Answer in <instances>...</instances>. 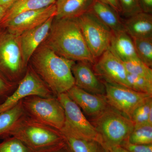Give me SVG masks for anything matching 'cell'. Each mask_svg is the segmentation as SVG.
<instances>
[{
	"mask_svg": "<svg viewBox=\"0 0 152 152\" xmlns=\"http://www.w3.org/2000/svg\"><path fill=\"white\" fill-rule=\"evenodd\" d=\"M105 97L109 105L131 119L137 107L152 96L136 91L128 87L104 82Z\"/></svg>",
	"mask_w": 152,
	"mask_h": 152,
	"instance_id": "30bf717a",
	"label": "cell"
},
{
	"mask_svg": "<svg viewBox=\"0 0 152 152\" xmlns=\"http://www.w3.org/2000/svg\"><path fill=\"white\" fill-rule=\"evenodd\" d=\"M121 146L130 152H152V144L149 145H135L125 141Z\"/></svg>",
	"mask_w": 152,
	"mask_h": 152,
	"instance_id": "4dcf8cb0",
	"label": "cell"
},
{
	"mask_svg": "<svg viewBox=\"0 0 152 152\" xmlns=\"http://www.w3.org/2000/svg\"><path fill=\"white\" fill-rule=\"evenodd\" d=\"M92 121L106 148L121 145L134 128L130 119L110 106Z\"/></svg>",
	"mask_w": 152,
	"mask_h": 152,
	"instance_id": "277c9868",
	"label": "cell"
},
{
	"mask_svg": "<svg viewBox=\"0 0 152 152\" xmlns=\"http://www.w3.org/2000/svg\"><path fill=\"white\" fill-rule=\"evenodd\" d=\"M55 17L50 18L43 24L26 31L19 36L23 58L26 66L28 65L33 53L46 39Z\"/></svg>",
	"mask_w": 152,
	"mask_h": 152,
	"instance_id": "9a60e30c",
	"label": "cell"
},
{
	"mask_svg": "<svg viewBox=\"0 0 152 152\" xmlns=\"http://www.w3.org/2000/svg\"><path fill=\"white\" fill-rule=\"evenodd\" d=\"M0 143V152H48L31 149L18 139L12 136L3 139Z\"/></svg>",
	"mask_w": 152,
	"mask_h": 152,
	"instance_id": "83f0119b",
	"label": "cell"
},
{
	"mask_svg": "<svg viewBox=\"0 0 152 152\" xmlns=\"http://www.w3.org/2000/svg\"><path fill=\"white\" fill-rule=\"evenodd\" d=\"M124 63L127 73L144 77L152 81L151 68L148 66L138 58Z\"/></svg>",
	"mask_w": 152,
	"mask_h": 152,
	"instance_id": "484cf974",
	"label": "cell"
},
{
	"mask_svg": "<svg viewBox=\"0 0 152 152\" xmlns=\"http://www.w3.org/2000/svg\"><path fill=\"white\" fill-rule=\"evenodd\" d=\"M86 61L75 62L72 67L75 85L80 88L94 94L105 96V87L90 66Z\"/></svg>",
	"mask_w": 152,
	"mask_h": 152,
	"instance_id": "5bb4252c",
	"label": "cell"
},
{
	"mask_svg": "<svg viewBox=\"0 0 152 152\" xmlns=\"http://www.w3.org/2000/svg\"><path fill=\"white\" fill-rule=\"evenodd\" d=\"M56 8L53 4L44 8L23 12L9 20L2 28L19 37L23 33L43 24L56 16Z\"/></svg>",
	"mask_w": 152,
	"mask_h": 152,
	"instance_id": "7c38bea8",
	"label": "cell"
},
{
	"mask_svg": "<svg viewBox=\"0 0 152 152\" xmlns=\"http://www.w3.org/2000/svg\"><path fill=\"white\" fill-rule=\"evenodd\" d=\"M61 134L66 144L72 152H109L103 145L96 141L79 138L64 133Z\"/></svg>",
	"mask_w": 152,
	"mask_h": 152,
	"instance_id": "7402d4cb",
	"label": "cell"
},
{
	"mask_svg": "<svg viewBox=\"0 0 152 152\" xmlns=\"http://www.w3.org/2000/svg\"><path fill=\"white\" fill-rule=\"evenodd\" d=\"M135 145L152 144V125L146 124L135 127L127 140Z\"/></svg>",
	"mask_w": 152,
	"mask_h": 152,
	"instance_id": "d4e9b609",
	"label": "cell"
},
{
	"mask_svg": "<svg viewBox=\"0 0 152 152\" xmlns=\"http://www.w3.org/2000/svg\"><path fill=\"white\" fill-rule=\"evenodd\" d=\"M121 12L126 18L132 16L142 11L138 0H118Z\"/></svg>",
	"mask_w": 152,
	"mask_h": 152,
	"instance_id": "f1b7e54d",
	"label": "cell"
},
{
	"mask_svg": "<svg viewBox=\"0 0 152 152\" xmlns=\"http://www.w3.org/2000/svg\"><path fill=\"white\" fill-rule=\"evenodd\" d=\"M31 96L44 97L55 96L28 64L24 75L19 82L16 88L4 102L0 104V113L12 109L23 99Z\"/></svg>",
	"mask_w": 152,
	"mask_h": 152,
	"instance_id": "9c48e42d",
	"label": "cell"
},
{
	"mask_svg": "<svg viewBox=\"0 0 152 152\" xmlns=\"http://www.w3.org/2000/svg\"><path fill=\"white\" fill-rule=\"evenodd\" d=\"M44 43L60 56L75 62H96L87 46L77 18H54Z\"/></svg>",
	"mask_w": 152,
	"mask_h": 152,
	"instance_id": "6da1fadb",
	"label": "cell"
},
{
	"mask_svg": "<svg viewBox=\"0 0 152 152\" xmlns=\"http://www.w3.org/2000/svg\"><path fill=\"white\" fill-rule=\"evenodd\" d=\"M25 114L36 121L61 131L65 121L64 111L56 96H31L22 100Z\"/></svg>",
	"mask_w": 152,
	"mask_h": 152,
	"instance_id": "5b68a950",
	"label": "cell"
},
{
	"mask_svg": "<svg viewBox=\"0 0 152 152\" xmlns=\"http://www.w3.org/2000/svg\"><path fill=\"white\" fill-rule=\"evenodd\" d=\"M57 0H18L13 5L6 11L0 23L2 28L9 20L18 14L31 10L46 7L56 3Z\"/></svg>",
	"mask_w": 152,
	"mask_h": 152,
	"instance_id": "ffe728a7",
	"label": "cell"
},
{
	"mask_svg": "<svg viewBox=\"0 0 152 152\" xmlns=\"http://www.w3.org/2000/svg\"><path fill=\"white\" fill-rule=\"evenodd\" d=\"M53 152H72L71 151L70 149L69 148V147L66 144L64 146L62 147L59 149L55 151H54Z\"/></svg>",
	"mask_w": 152,
	"mask_h": 152,
	"instance_id": "d590c367",
	"label": "cell"
},
{
	"mask_svg": "<svg viewBox=\"0 0 152 152\" xmlns=\"http://www.w3.org/2000/svg\"><path fill=\"white\" fill-rule=\"evenodd\" d=\"M94 64V71L104 83L130 88L124 62L107 50Z\"/></svg>",
	"mask_w": 152,
	"mask_h": 152,
	"instance_id": "8fae6325",
	"label": "cell"
},
{
	"mask_svg": "<svg viewBox=\"0 0 152 152\" xmlns=\"http://www.w3.org/2000/svg\"><path fill=\"white\" fill-rule=\"evenodd\" d=\"M10 136L37 151L53 152L66 145L59 131L37 122L26 115L14 127Z\"/></svg>",
	"mask_w": 152,
	"mask_h": 152,
	"instance_id": "3957f363",
	"label": "cell"
},
{
	"mask_svg": "<svg viewBox=\"0 0 152 152\" xmlns=\"http://www.w3.org/2000/svg\"><path fill=\"white\" fill-rule=\"evenodd\" d=\"M109 5L118 12H121V8L118 0H99Z\"/></svg>",
	"mask_w": 152,
	"mask_h": 152,
	"instance_id": "d6a6232c",
	"label": "cell"
},
{
	"mask_svg": "<svg viewBox=\"0 0 152 152\" xmlns=\"http://www.w3.org/2000/svg\"><path fill=\"white\" fill-rule=\"evenodd\" d=\"M109 50L124 62L138 58L132 38L125 30L113 32Z\"/></svg>",
	"mask_w": 152,
	"mask_h": 152,
	"instance_id": "e0dca14e",
	"label": "cell"
},
{
	"mask_svg": "<svg viewBox=\"0 0 152 152\" xmlns=\"http://www.w3.org/2000/svg\"><path fill=\"white\" fill-rule=\"evenodd\" d=\"M138 1L142 12L152 14V0H138Z\"/></svg>",
	"mask_w": 152,
	"mask_h": 152,
	"instance_id": "1f68e13d",
	"label": "cell"
},
{
	"mask_svg": "<svg viewBox=\"0 0 152 152\" xmlns=\"http://www.w3.org/2000/svg\"><path fill=\"white\" fill-rule=\"evenodd\" d=\"M7 10L0 6V23L2 20L3 17L5 14Z\"/></svg>",
	"mask_w": 152,
	"mask_h": 152,
	"instance_id": "8d00e7d4",
	"label": "cell"
},
{
	"mask_svg": "<svg viewBox=\"0 0 152 152\" xmlns=\"http://www.w3.org/2000/svg\"><path fill=\"white\" fill-rule=\"evenodd\" d=\"M107 149L109 152H130L121 145L111 147Z\"/></svg>",
	"mask_w": 152,
	"mask_h": 152,
	"instance_id": "e575fe53",
	"label": "cell"
},
{
	"mask_svg": "<svg viewBox=\"0 0 152 152\" xmlns=\"http://www.w3.org/2000/svg\"><path fill=\"white\" fill-rule=\"evenodd\" d=\"M88 11L113 32L125 30L124 23L120 18L118 12L105 3L99 0H94Z\"/></svg>",
	"mask_w": 152,
	"mask_h": 152,
	"instance_id": "ac0fdd59",
	"label": "cell"
},
{
	"mask_svg": "<svg viewBox=\"0 0 152 152\" xmlns=\"http://www.w3.org/2000/svg\"><path fill=\"white\" fill-rule=\"evenodd\" d=\"M56 97L63 106L65 116L64 125L60 132L79 138L96 141L103 145L92 124L67 93L60 94Z\"/></svg>",
	"mask_w": 152,
	"mask_h": 152,
	"instance_id": "52a82bcc",
	"label": "cell"
},
{
	"mask_svg": "<svg viewBox=\"0 0 152 152\" xmlns=\"http://www.w3.org/2000/svg\"><path fill=\"white\" fill-rule=\"evenodd\" d=\"M75 63L56 54L42 43L33 53L28 64L57 96L75 86L72 67Z\"/></svg>",
	"mask_w": 152,
	"mask_h": 152,
	"instance_id": "7a4b0ae2",
	"label": "cell"
},
{
	"mask_svg": "<svg viewBox=\"0 0 152 152\" xmlns=\"http://www.w3.org/2000/svg\"><path fill=\"white\" fill-rule=\"evenodd\" d=\"M25 115L22 101L12 109L0 113V138L10 137L14 127Z\"/></svg>",
	"mask_w": 152,
	"mask_h": 152,
	"instance_id": "44dd1931",
	"label": "cell"
},
{
	"mask_svg": "<svg viewBox=\"0 0 152 152\" xmlns=\"http://www.w3.org/2000/svg\"><path fill=\"white\" fill-rule=\"evenodd\" d=\"M123 23L125 31L132 39L152 38V14L140 12Z\"/></svg>",
	"mask_w": 152,
	"mask_h": 152,
	"instance_id": "2e32d148",
	"label": "cell"
},
{
	"mask_svg": "<svg viewBox=\"0 0 152 152\" xmlns=\"http://www.w3.org/2000/svg\"><path fill=\"white\" fill-rule=\"evenodd\" d=\"M28 66L24 61L19 37L0 28V73L10 81L18 83Z\"/></svg>",
	"mask_w": 152,
	"mask_h": 152,
	"instance_id": "8992f818",
	"label": "cell"
},
{
	"mask_svg": "<svg viewBox=\"0 0 152 152\" xmlns=\"http://www.w3.org/2000/svg\"><path fill=\"white\" fill-rule=\"evenodd\" d=\"M18 84L10 81L0 73V104L4 102L13 93Z\"/></svg>",
	"mask_w": 152,
	"mask_h": 152,
	"instance_id": "f546056e",
	"label": "cell"
},
{
	"mask_svg": "<svg viewBox=\"0 0 152 152\" xmlns=\"http://www.w3.org/2000/svg\"><path fill=\"white\" fill-rule=\"evenodd\" d=\"M134 127L146 124L152 125V99L139 106L133 112L131 119Z\"/></svg>",
	"mask_w": 152,
	"mask_h": 152,
	"instance_id": "603a6c76",
	"label": "cell"
},
{
	"mask_svg": "<svg viewBox=\"0 0 152 152\" xmlns=\"http://www.w3.org/2000/svg\"><path fill=\"white\" fill-rule=\"evenodd\" d=\"M66 93L71 99L92 120L102 113L110 106L105 96L91 94L75 86Z\"/></svg>",
	"mask_w": 152,
	"mask_h": 152,
	"instance_id": "4fadbf2b",
	"label": "cell"
},
{
	"mask_svg": "<svg viewBox=\"0 0 152 152\" xmlns=\"http://www.w3.org/2000/svg\"><path fill=\"white\" fill-rule=\"evenodd\" d=\"M127 80L132 89L152 96V81L144 77L127 73Z\"/></svg>",
	"mask_w": 152,
	"mask_h": 152,
	"instance_id": "4316f807",
	"label": "cell"
},
{
	"mask_svg": "<svg viewBox=\"0 0 152 152\" xmlns=\"http://www.w3.org/2000/svg\"><path fill=\"white\" fill-rule=\"evenodd\" d=\"M18 0H0V6L8 10L12 7Z\"/></svg>",
	"mask_w": 152,
	"mask_h": 152,
	"instance_id": "836d02e7",
	"label": "cell"
},
{
	"mask_svg": "<svg viewBox=\"0 0 152 152\" xmlns=\"http://www.w3.org/2000/svg\"><path fill=\"white\" fill-rule=\"evenodd\" d=\"M137 56L139 60L151 68L152 38L133 39Z\"/></svg>",
	"mask_w": 152,
	"mask_h": 152,
	"instance_id": "cb8c5ba5",
	"label": "cell"
},
{
	"mask_svg": "<svg viewBox=\"0 0 152 152\" xmlns=\"http://www.w3.org/2000/svg\"><path fill=\"white\" fill-rule=\"evenodd\" d=\"M94 0H57V19H75L89 10Z\"/></svg>",
	"mask_w": 152,
	"mask_h": 152,
	"instance_id": "d6986e66",
	"label": "cell"
},
{
	"mask_svg": "<svg viewBox=\"0 0 152 152\" xmlns=\"http://www.w3.org/2000/svg\"><path fill=\"white\" fill-rule=\"evenodd\" d=\"M77 20L87 46L96 61L108 50L113 31L90 11Z\"/></svg>",
	"mask_w": 152,
	"mask_h": 152,
	"instance_id": "ba28073f",
	"label": "cell"
}]
</instances>
